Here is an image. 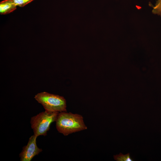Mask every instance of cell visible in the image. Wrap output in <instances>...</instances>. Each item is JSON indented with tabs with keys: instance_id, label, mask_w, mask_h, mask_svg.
I'll return each mask as SVG.
<instances>
[{
	"instance_id": "obj_8",
	"label": "cell",
	"mask_w": 161,
	"mask_h": 161,
	"mask_svg": "<svg viewBox=\"0 0 161 161\" xmlns=\"http://www.w3.org/2000/svg\"><path fill=\"white\" fill-rule=\"evenodd\" d=\"M16 6L23 7L34 0H12Z\"/></svg>"
},
{
	"instance_id": "obj_2",
	"label": "cell",
	"mask_w": 161,
	"mask_h": 161,
	"mask_svg": "<svg viewBox=\"0 0 161 161\" xmlns=\"http://www.w3.org/2000/svg\"><path fill=\"white\" fill-rule=\"evenodd\" d=\"M59 113L58 112L45 110L32 117L30 123L33 134L37 137L40 135H47L50 124L56 121Z\"/></svg>"
},
{
	"instance_id": "obj_6",
	"label": "cell",
	"mask_w": 161,
	"mask_h": 161,
	"mask_svg": "<svg viewBox=\"0 0 161 161\" xmlns=\"http://www.w3.org/2000/svg\"><path fill=\"white\" fill-rule=\"evenodd\" d=\"M149 6L153 8L152 13L153 14H157L161 16V0H157L154 5H152L150 2Z\"/></svg>"
},
{
	"instance_id": "obj_7",
	"label": "cell",
	"mask_w": 161,
	"mask_h": 161,
	"mask_svg": "<svg viewBox=\"0 0 161 161\" xmlns=\"http://www.w3.org/2000/svg\"><path fill=\"white\" fill-rule=\"evenodd\" d=\"M114 159L117 161H133V160L130 157V154L128 153L123 155L120 153L119 154L114 156Z\"/></svg>"
},
{
	"instance_id": "obj_1",
	"label": "cell",
	"mask_w": 161,
	"mask_h": 161,
	"mask_svg": "<svg viewBox=\"0 0 161 161\" xmlns=\"http://www.w3.org/2000/svg\"><path fill=\"white\" fill-rule=\"evenodd\" d=\"M55 122L58 132L66 136L87 128L82 115L70 112H59Z\"/></svg>"
},
{
	"instance_id": "obj_5",
	"label": "cell",
	"mask_w": 161,
	"mask_h": 161,
	"mask_svg": "<svg viewBox=\"0 0 161 161\" xmlns=\"http://www.w3.org/2000/svg\"><path fill=\"white\" fill-rule=\"evenodd\" d=\"M16 6L12 0H5L0 3V13L6 14L12 12L16 8Z\"/></svg>"
},
{
	"instance_id": "obj_4",
	"label": "cell",
	"mask_w": 161,
	"mask_h": 161,
	"mask_svg": "<svg viewBox=\"0 0 161 161\" xmlns=\"http://www.w3.org/2000/svg\"><path fill=\"white\" fill-rule=\"evenodd\" d=\"M37 137L33 134L30 137L27 144L23 147L19 154L21 161H30L34 157L42 151L37 145Z\"/></svg>"
},
{
	"instance_id": "obj_3",
	"label": "cell",
	"mask_w": 161,
	"mask_h": 161,
	"mask_svg": "<svg viewBox=\"0 0 161 161\" xmlns=\"http://www.w3.org/2000/svg\"><path fill=\"white\" fill-rule=\"evenodd\" d=\"M45 110L51 112H67L66 101L64 97L46 92L39 93L34 97Z\"/></svg>"
}]
</instances>
